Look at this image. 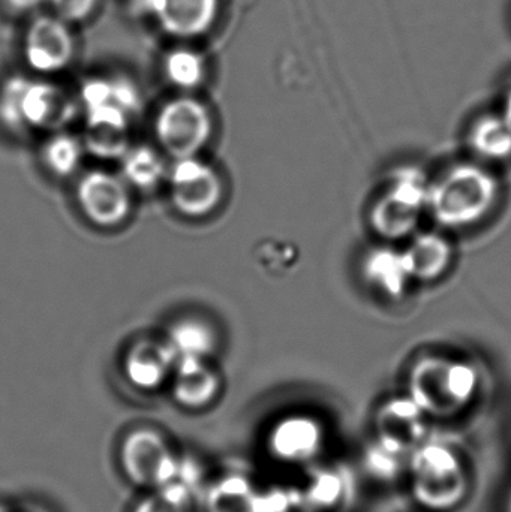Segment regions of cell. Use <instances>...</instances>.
Masks as SVG:
<instances>
[{
	"label": "cell",
	"instance_id": "6da1fadb",
	"mask_svg": "<svg viewBox=\"0 0 511 512\" xmlns=\"http://www.w3.org/2000/svg\"><path fill=\"white\" fill-rule=\"evenodd\" d=\"M407 472L411 495L425 510H455L467 498L470 481L464 460L444 442H423L408 457Z\"/></svg>",
	"mask_w": 511,
	"mask_h": 512
},
{
	"label": "cell",
	"instance_id": "7a4b0ae2",
	"mask_svg": "<svg viewBox=\"0 0 511 512\" xmlns=\"http://www.w3.org/2000/svg\"><path fill=\"white\" fill-rule=\"evenodd\" d=\"M476 369L462 361L423 357L411 367L408 396L428 417L449 418L464 411L477 393Z\"/></svg>",
	"mask_w": 511,
	"mask_h": 512
},
{
	"label": "cell",
	"instance_id": "3957f363",
	"mask_svg": "<svg viewBox=\"0 0 511 512\" xmlns=\"http://www.w3.org/2000/svg\"><path fill=\"white\" fill-rule=\"evenodd\" d=\"M498 197V183L474 164L453 167L429 189L428 206L438 224L467 227L488 215Z\"/></svg>",
	"mask_w": 511,
	"mask_h": 512
},
{
	"label": "cell",
	"instance_id": "277c9868",
	"mask_svg": "<svg viewBox=\"0 0 511 512\" xmlns=\"http://www.w3.org/2000/svg\"><path fill=\"white\" fill-rule=\"evenodd\" d=\"M75 110L65 90L44 81L14 77L0 90V120L9 128H62Z\"/></svg>",
	"mask_w": 511,
	"mask_h": 512
},
{
	"label": "cell",
	"instance_id": "5b68a950",
	"mask_svg": "<svg viewBox=\"0 0 511 512\" xmlns=\"http://www.w3.org/2000/svg\"><path fill=\"white\" fill-rule=\"evenodd\" d=\"M431 185L419 168L405 167L393 174L386 194L372 207L371 224L384 239H402L416 230L428 206Z\"/></svg>",
	"mask_w": 511,
	"mask_h": 512
},
{
	"label": "cell",
	"instance_id": "8992f818",
	"mask_svg": "<svg viewBox=\"0 0 511 512\" xmlns=\"http://www.w3.org/2000/svg\"><path fill=\"white\" fill-rule=\"evenodd\" d=\"M212 128L209 110L192 98L167 102L155 120L158 143L176 159L197 155L209 141Z\"/></svg>",
	"mask_w": 511,
	"mask_h": 512
},
{
	"label": "cell",
	"instance_id": "52a82bcc",
	"mask_svg": "<svg viewBox=\"0 0 511 512\" xmlns=\"http://www.w3.org/2000/svg\"><path fill=\"white\" fill-rule=\"evenodd\" d=\"M299 507L297 489H258L243 474H227L206 493V512H290Z\"/></svg>",
	"mask_w": 511,
	"mask_h": 512
},
{
	"label": "cell",
	"instance_id": "ba28073f",
	"mask_svg": "<svg viewBox=\"0 0 511 512\" xmlns=\"http://www.w3.org/2000/svg\"><path fill=\"white\" fill-rule=\"evenodd\" d=\"M120 463L132 483L155 490L173 481L180 468V460L167 441L159 433L146 429L126 436Z\"/></svg>",
	"mask_w": 511,
	"mask_h": 512
},
{
	"label": "cell",
	"instance_id": "9c48e42d",
	"mask_svg": "<svg viewBox=\"0 0 511 512\" xmlns=\"http://www.w3.org/2000/svg\"><path fill=\"white\" fill-rule=\"evenodd\" d=\"M327 433L323 423L306 414H291L270 427L267 453L285 465H311L323 454Z\"/></svg>",
	"mask_w": 511,
	"mask_h": 512
},
{
	"label": "cell",
	"instance_id": "30bf717a",
	"mask_svg": "<svg viewBox=\"0 0 511 512\" xmlns=\"http://www.w3.org/2000/svg\"><path fill=\"white\" fill-rule=\"evenodd\" d=\"M171 200L182 215L201 218L218 207L222 185L218 174L200 159H177L167 174Z\"/></svg>",
	"mask_w": 511,
	"mask_h": 512
},
{
	"label": "cell",
	"instance_id": "8fae6325",
	"mask_svg": "<svg viewBox=\"0 0 511 512\" xmlns=\"http://www.w3.org/2000/svg\"><path fill=\"white\" fill-rule=\"evenodd\" d=\"M426 417L410 396L392 397L375 414V441L393 453L410 457L426 441Z\"/></svg>",
	"mask_w": 511,
	"mask_h": 512
},
{
	"label": "cell",
	"instance_id": "7c38bea8",
	"mask_svg": "<svg viewBox=\"0 0 511 512\" xmlns=\"http://www.w3.org/2000/svg\"><path fill=\"white\" fill-rule=\"evenodd\" d=\"M123 177L93 170L81 177L77 198L89 221L99 227H116L131 210V195Z\"/></svg>",
	"mask_w": 511,
	"mask_h": 512
},
{
	"label": "cell",
	"instance_id": "4fadbf2b",
	"mask_svg": "<svg viewBox=\"0 0 511 512\" xmlns=\"http://www.w3.org/2000/svg\"><path fill=\"white\" fill-rule=\"evenodd\" d=\"M74 54V39L68 23L56 15H41L29 24L24 36V56L33 71L57 72L68 66Z\"/></svg>",
	"mask_w": 511,
	"mask_h": 512
},
{
	"label": "cell",
	"instance_id": "5bb4252c",
	"mask_svg": "<svg viewBox=\"0 0 511 512\" xmlns=\"http://www.w3.org/2000/svg\"><path fill=\"white\" fill-rule=\"evenodd\" d=\"M351 472L341 465L317 466L300 489L299 507L306 512H330L347 505L353 495Z\"/></svg>",
	"mask_w": 511,
	"mask_h": 512
},
{
	"label": "cell",
	"instance_id": "9a60e30c",
	"mask_svg": "<svg viewBox=\"0 0 511 512\" xmlns=\"http://www.w3.org/2000/svg\"><path fill=\"white\" fill-rule=\"evenodd\" d=\"M159 26L173 36L194 38L210 29L218 0H150Z\"/></svg>",
	"mask_w": 511,
	"mask_h": 512
},
{
	"label": "cell",
	"instance_id": "2e32d148",
	"mask_svg": "<svg viewBox=\"0 0 511 512\" xmlns=\"http://www.w3.org/2000/svg\"><path fill=\"white\" fill-rule=\"evenodd\" d=\"M176 355L165 343L141 340L126 355L125 373L134 387L155 390L173 375Z\"/></svg>",
	"mask_w": 511,
	"mask_h": 512
},
{
	"label": "cell",
	"instance_id": "e0dca14e",
	"mask_svg": "<svg viewBox=\"0 0 511 512\" xmlns=\"http://www.w3.org/2000/svg\"><path fill=\"white\" fill-rule=\"evenodd\" d=\"M219 391V378L203 358H180L173 370V396L189 409L209 405Z\"/></svg>",
	"mask_w": 511,
	"mask_h": 512
},
{
	"label": "cell",
	"instance_id": "ac0fdd59",
	"mask_svg": "<svg viewBox=\"0 0 511 512\" xmlns=\"http://www.w3.org/2000/svg\"><path fill=\"white\" fill-rule=\"evenodd\" d=\"M363 270L368 280L390 297H399L411 279L404 252L389 248L375 249L366 256Z\"/></svg>",
	"mask_w": 511,
	"mask_h": 512
},
{
	"label": "cell",
	"instance_id": "d6986e66",
	"mask_svg": "<svg viewBox=\"0 0 511 512\" xmlns=\"http://www.w3.org/2000/svg\"><path fill=\"white\" fill-rule=\"evenodd\" d=\"M404 254L411 277L434 280L441 276L449 265L452 248L447 240L438 234H422L411 243Z\"/></svg>",
	"mask_w": 511,
	"mask_h": 512
},
{
	"label": "cell",
	"instance_id": "ffe728a7",
	"mask_svg": "<svg viewBox=\"0 0 511 512\" xmlns=\"http://www.w3.org/2000/svg\"><path fill=\"white\" fill-rule=\"evenodd\" d=\"M120 161L123 180L129 186L144 191L156 188L168 174L164 161L152 147H129Z\"/></svg>",
	"mask_w": 511,
	"mask_h": 512
},
{
	"label": "cell",
	"instance_id": "44dd1931",
	"mask_svg": "<svg viewBox=\"0 0 511 512\" xmlns=\"http://www.w3.org/2000/svg\"><path fill=\"white\" fill-rule=\"evenodd\" d=\"M471 147L483 158L507 159L511 156V122L506 116H488L471 129Z\"/></svg>",
	"mask_w": 511,
	"mask_h": 512
},
{
	"label": "cell",
	"instance_id": "7402d4cb",
	"mask_svg": "<svg viewBox=\"0 0 511 512\" xmlns=\"http://www.w3.org/2000/svg\"><path fill=\"white\" fill-rule=\"evenodd\" d=\"M167 345L180 358H206L215 348L213 331L203 322L185 319L177 322L168 334Z\"/></svg>",
	"mask_w": 511,
	"mask_h": 512
},
{
	"label": "cell",
	"instance_id": "603a6c76",
	"mask_svg": "<svg viewBox=\"0 0 511 512\" xmlns=\"http://www.w3.org/2000/svg\"><path fill=\"white\" fill-rule=\"evenodd\" d=\"M42 158L51 173L62 177L71 176L80 167L83 144L72 135L60 132L45 143Z\"/></svg>",
	"mask_w": 511,
	"mask_h": 512
},
{
	"label": "cell",
	"instance_id": "cb8c5ba5",
	"mask_svg": "<svg viewBox=\"0 0 511 512\" xmlns=\"http://www.w3.org/2000/svg\"><path fill=\"white\" fill-rule=\"evenodd\" d=\"M192 496L194 489L179 478H174L143 499L132 512H189Z\"/></svg>",
	"mask_w": 511,
	"mask_h": 512
},
{
	"label": "cell",
	"instance_id": "d4e9b609",
	"mask_svg": "<svg viewBox=\"0 0 511 512\" xmlns=\"http://www.w3.org/2000/svg\"><path fill=\"white\" fill-rule=\"evenodd\" d=\"M86 149L101 159H122L129 149L128 129L113 125H87Z\"/></svg>",
	"mask_w": 511,
	"mask_h": 512
},
{
	"label": "cell",
	"instance_id": "484cf974",
	"mask_svg": "<svg viewBox=\"0 0 511 512\" xmlns=\"http://www.w3.org/2000/svg\"><path fill=\"white\" fill-rule=\"evenodd\" d=\"M164 69L168 81L180 89H194L203 81V60L191 50L171 51L165 59Z\"/></svg>",
	"mask_w": 511,
	"mask_h": 512
},
{
	"label": "cell",
	"instance_id": "4316f807",
	"mask_svg": "<svg viewBox=\"0 0 511 512\" xmlns=\"http://www.w3.org/2000/svg\"><path fill=\"white\" fill-rule=\"evenodd\" d=\"M363 463H365L366 471L372 477L389 483V481L396 480L404 472V469H407L408 457L393 453L374 441L366 448Z\"/></svg>",
	"mask_w": 511,
	"mask_h": 512
},
{
	"label": "cell",
	"instance_id": "83f0119b",
	"mask_svg": "<svg viewBox=\"0 0 511 512\" xmlns=\"http://www.w3.org/2000/svg\"><path fill=\"white\" fill-rule=\"evenodd\" d=\"M56 15L65 23H78L92 15L98 0H48Z\"/></svg>",
	"mask_w": 511,
	"mask_h": 512
},
{
	"label": "cell",
	"instance_id": "f1b7e54d",
	"mask_svg": "<svg viewBox=\"0 0 511 512\" xmlns=\"http://www.w3.org/2000/svg\"><path fill=\"white\" fill-rule=\"evenodd\" d=\"M12 8L17 9V11H29V9L35 8L39 3L44 2V0H6Z\"/></svg>",
	"mask_w": 511,
	"mask_h": 512
},
{
	"label": "cell",
	"instance_id": "f546056e",
	"mask_svg": "<svg viewBox=\"0 0 511 512\" xmlns=\"http://www.w3.org/2000/svg\"><path fill=\"white\" fill-rule=\"evenodd\" d=\"M507 512H511V493L509 496V501H507Z\"/></svg>",
	"mask_w": 511,
	"mask_h": 512
}]
</instances>
